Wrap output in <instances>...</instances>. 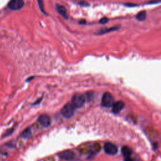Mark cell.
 <instances>
[{
  "label": "cell",
  "mask_w": 161,
  "mask_h": 161,
  "mask_svg": "<svg viewBox=\"0 0 161 161\" xmlns=\"http://www.w3.org/2000/svg\"><path fill=\"white\" fill-rule=\"evenodd\" d=\"M108 22V19L106 17H103L100 20V23L101 24H105Z\"/></svg>",
  "instance_id": "15"
},
{
  "label": "cell",
  "mask_w": 161,
  "mask_h": 161,
  "mask_svg": "<svg viewBox=\"0 0 161 161\" xmlns=\"http://www.w3.org/2000/svg\"><path fill=\"white\" fill-rule=\"evenodd\" d=\"M38 122L42 126L45 128L49 127L51 123L50 117L46 114H43V115H40L38 118Z\"/></svg>",
  "instance_id": "6"
},
{
  "label": "cell",
  "mask_w": 161,
  "mask_h": 161,
  "mask_svg": "<svg viewBox=\"0 0 161 161\" xmlns=\"http://www.w3.org/2000/svg\"><path fill=\"white\" fill-rule=\"evenodd\" d=\"M38 3H39V8L41 10V12H42L44 14L47 15V14L46 13V12L44 11V1L43 0H38Z\"/></svg>",
  "instance_id": "14"
},
{
  "label": "cell",
  "mask_w": 161,
  "mask_h": 161,
  "mask_svg": "<svg viewBox=\"0 0 161 161\" xmlns=\"http://www.w3.org/2000/svg\"><path fill=\"white\" fill-rule=\"evenodd\" d=\"M8 8L11 10H19L24 6L23 0H10L8 3Z\"/></svg>",
  "instance_id": "4"
},
{
  "label": "cell",
  "mask_w": 161,
  "mask_h": 161,
  "mask_svg": "<svg viewBox=\"0 0 161 161\" xmlns=\"http://www.w3.org/2000/svg\"><path fill=\"white\" fill-rule=\"evenodd\" d=\"M122 154L123 155V157L125 158H127V157H131V155H132V150L130 148H129L127 146H124L123 148H122Z\"/></svg>",
  "instance_id": "11"
},
{
  "label": "cell",
  "mask_w": 161,
  "mask_h": 161,
  "mask_svg": "<svg viewBox=\"0 0 161 161\" xmlns=\"http://www.w3.org/2000/svg\"><path fill=\"white\" fill-rule=\"evenodd\" d=\"M56 9L62 17H64L65 19L68 18V16H67V10L64 7L62 6V5H57Z\"/></svg>",
  "instance_id": "10"
},
{
  "label": "cell",
  "mask_w": 161,
  "mask_h": 161,
  "mask_svg": "<svg viewBox=\"0 0 161 161\" xmlns=\"http://www.w3.org/2000/svg\"><path fill=\"white\" fill-rule=\"evenodd\" d=\"M125 161H132V159L130 158V157L125 158Z\"/></svg>",
  "instance_id": "17"
},
{
  "label": "cell",
  "mask_w": 161,
  "mask_h": 161,
  "mask_svg": "<svg viewBox=\"0 0 161 161\" xmlns=\"http://www.w3.org/2000/svg\"><path fill=\"white\" fill-rule=\"evenodd\" d=\"M136 18L138 21H144L146 18V12L145 11H142L139 12L136 16Z\"/></svg>",
  "instance_id": "13"
},
{
  "label": "cell",
  "mask_w": 161,
  "mask_h": 161,
  "mask_svg": "<svg viewBox=\"0 0 161 161\" xmlns=\"http://www.w3.org/2000/svg\"><path fill=\"white\" fill-rule=\"evenodd\" d=\"M124 106H125V104L123 102L117 101L115 103H113V105L112 106V107H113L112 111L114 113L117 114L123 110Z\"/></svg>",
  "instance_id": "8"
},
{
  "label": "cell",
  "mask_w": 161,
  "mask_h": 161,
  "mask_svg": "<svg viewBox=\"0 0 161 161\" xmlns=\"http://www.w3.org/2000/svg\"><path fill=\"white\" fill-rule=\"evenodd\" d=\"M59 156L61 159H63L65 160H72L75 157V154L72 150H67L60 152L59 155Z\"/></svg>",
  "instance_id": "5"
},
{
  "label": "cell",
  "mask_w": 161,
  "mask_h": 161,
  "mask_svg": "<svg viewBox=\"0 0 161 161\" xmlns=\"http://www.w3.org/2000/svg\"><path fill=\"white\" fill-rule=\"evenodd\" d=\"M75 108L71 103H67L61 110V114L66 118H70L74 115Z\"/></svg>",
  "instance_id": "2"
},
{
  "label": "cell",
  "mask_w": 161,
  "mask_h": 161,
  "mask_svg": "<svg viewBox=\"0 0 161 161\" xmlns=\"http://www.w3.org/2000/svg\"><path fill=\"white\" fill-rule=\"evenodd\" d=\"M114 103V99L110 93H105L101 100V105L103 107L111 108Z\"/></svg>",
  "instance_id": "3"
},
{
  "label": "cell",
  "mask_w": 161,
  "mask_h": 161,
  "mask_svg": "<svg viewBox=\"0 0 161 161\" xmlns=\"http://www.w3.org/2000/svg\"><path fill=\"white\" fill-rule=\"evenodd\" d=\"M86 20H81L80 22H79V23L80 24H86Z\"/></svg>",
  "instance_id": "18"
},
{
  "label": "cell",
  "mask_w": 161,
  "mask_h": 161,
  "mask_svg": "<svg viewBox=\"0 0 161 161\" xmlns=\"http://www.w3.org/2000/svg\"><path fill=\"white\" fill-rule=\"evenodd\" d=\"M85 103V97L79 93L75 94L72 97L71 104L75 108H81Z\"/></svg>",
  "instance_id": "1"
},
{
  "label": "cell",
  "mask_w": 161,
  "mask_h": 161,
  "mask_svg": "<svg viewBox=\"0 0 161 161\" xmlns=\"http://www.w3.org/2000/svg\"><path fill=\"white\" fill-rule=\"evenodd\" d=\"M79 4L81 5V6H83V7H88V6H89V4H88L86 2L81 3H79Z\"/></svg>",
  "instance_id": "16"
},
{
  "label": "cell",
  "mask_w": 161,
  "mask_h": 161,
  "mask_svg": "<svg viewBox=\"0 0 161 161\" xmlns=\"http://www.w3.org/2000/svg\"><path fill=\"white\" fill-rule=\"evenodd\" d=\"M120 28V26H115V27H111V28H103L101 30H99V32H97L96 34L97 35H103V34H107V33H109V32H113V31H117L118 30L119 28Z\"/></svg>",
  "instance_id": "9"
},
{
  "label": "cell",
  "mask_w": 161,
  "mask_h": 161,
  "mask_svg": "<svg viewBox=\"0 0 161 161\" xmlns=\"http://www.w3.org/2000/svg\"><path fill=\"white\" fill-rule=\"evenodd\" d=\"M104 150L107 154L115 155L118 152V149L115 145L111 143H106L104 146Z\"/></svg>",
  "instance_id": "7"
},
{
  "label": "cell",
  "mask_w": 161,
  "mask_h": 161,
  "mask_svg": "<svg viewBox=\"0 0 161 161\" xmlns=\"http://www.w3.org/2000/svg\"><path fill=\"white\" fill-rule=\"evenodd\" d=\"M31 135H32V133H31V130L29 128H27L21 133V137L24 138H28L31 137Z\"/></svg>",
  "instance_id": "12"
}]
</instances>
